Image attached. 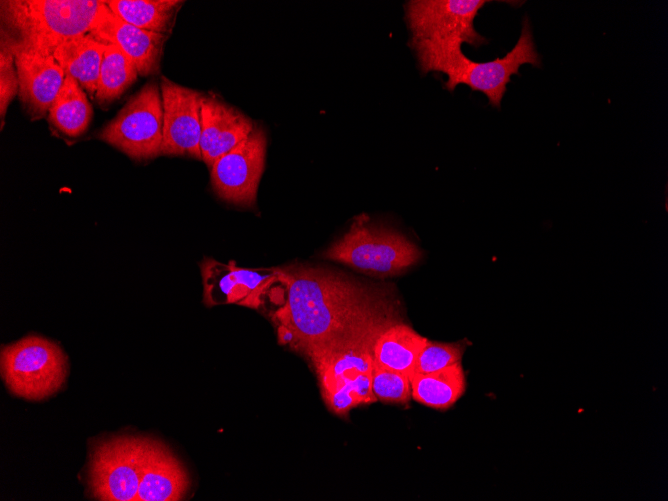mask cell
I'll use <instances>...</instances> for the list:
<instances>
[{
  "label": "cell",
  "instance_id": "cell-10",
  "mask_svg": "<svg viewBox=\"0 0 668 501\" xmlns=\"http://www.w3.org/2000/svg\"><path fill=\"white\" fill-rule=\"evenodd\" d=\"M267 136L254 125L252 132L210 168L213 190L224 201L252 206L264 169Z\"/></svg>",
  "mask_w": 668,
  "mask_h": 501
},
{
  "label": "cell",
  "instance_id": "cell-18",
  "mask_svg": "<svg viewBox=\"0 0 668 501\" xmlns=\"http://www.w3.org/2000/svg\"><path fill=\"white\" fill-rule=\"evenodd\" d=\"M105 48L106 43L88 33L65 41L53 56L65 74L94 99Z\"/></svg>",
  "mask_w": 668,
  "mask_h": 501
},
{
  "label": "cell",
  "instance_id": "cell-22",
  "mask_svg": "<svg viewBox=\"0 0 668 501\" xmlns=\"http://www.w3.org/2000/svg\"><path fill=\"white\" fill-rule=\"evenodd\" d=\"M138 75L133 61L117 45L106 43L95 101L100 106L110 104L136 81Z\"/></svg>",
  "mask_w": 668,
  "mask_h": 501
},
{
  "label": "cell",
  "instance_id": "cell-3",
  "mask_svg": "<svg viewBox=\"0 0 668 501\" xmlns=\"http://www.w3.org/2000/svg\"><path fill=\"white\" fill-rule=\"evenodd\" d=\"M462 44L458 39L409 40L408 43L423 75L441 72L448 77L444 84L448 91L452 92L460 84L467 85L472 91L483 93L488 103L496 108H500L512 75H519L522 65H542L528 17L523 19L515 46L501 58L473 61L462 52Z\"/></svg>",
  "mask_w": 668,
  "mask_h": 501
},
{
  "label": "cell",
  "instance_id": "cell-7",
  "mask_svg": "<svg viewBox=\"0 0 668 501\" xmlns=\"http://www.w3.org/2000/svg\"><path fill=\"white\" fill-rule=\"evenodd\" d=\"M97 138L133 160L161 155L163 103L159 82H147L131 96Z\"/></svg>",
  "mask_w": 668,
  "mask_h": 501
},
{
  "label": "cell",
  "instance_id": "cell-5",
  "mask_svg": "<svg viewBox=\"0 0 668 501\" xmlns=\"http://www.w3.org/2000/svg\"><path fill=\"white\" fill-rule=\"evenodd\" d=\"M323 257L346 264L363 273L388 277L397 275L421 258V251L401 233L358 218Z\"/></svg>",
  "mask_w": 668,
  "mask_h": 501
},
{
  "label": "cell",
  "instance_id": "cell-8",
  "mask_svg": "<svg viewBox=\"0 0 668 501\" xmlns=\"http://www.w3.org/2000/svg\"><path fill=\"white\" fill-rule=\"evenodd\" d=\"M146 440L120 436L95 446L89 465V486L94 498L136 500Z\"/></svg>",
  "mask_w": 668,
  "mask_h": 501
},
{
  "label": "cell",
  "instance_id": "cell-12",
  "mask_svg": "<svg viewBox=\"0 0 668 501\" xmlns=\"http://www.w3.org/2000/svg\"><path fill=\"white\" fill-rule=\"evenodd\" d=\"M163 140L161 155L201 158V104L204 93L161 76Z\"/></svg>",
  "mask_w": 668,
  "mask_h": 501
},
{
  "label": "cell",
  "instance_id": "cell-17",
  "mask_svg": "<svg viewBox=\"0 0 668 501\" xmlns=\"http://www.w3.org/2000/svg\"><path fill=\"white\" fill-rule=\"evenodd\" d=\"M426 342L409 325L392 320L375 340L374 365L410 376Z\"/></svg>",
  "mask_w": 668,
  "mask_h": 501
},
{
  "label": "cell",
  "instance_id": "cell-11",
  "mask_svg": "<svg viewBox=\"0 0 668 501\" xmlns=\"http://www.w3.org/2000/svg\"><path fill=\"white\" fill-rule=\"evenodd\" d=\"M204 286V303L208 306L235 303L258 308L274 283H282L283 270L247 269L234 261L222 264L204 259L200 264Z\"/></svg>",
  "mask_w": 668,
  "mask_h": 501
},
{
  "label": "cell",
  "instance_id": "cell-20",
  "mask_svg": "<svg viewBox=\"0 0 668 501\" xmlns=\"http://www.w3.org/2000/svg\"><path fill=\"white\" fill-rule=\"evenodd\" d=\"M111 12L123 21L147 31L171 35L181 0H107Z\"/></svg>",
  "mask_w": 668,
  "mask_h": 501
},
{
  "label": "cell",
  "instance_id": "cell-24",
  "mask_svg": "<svg viewBox=\"0 0 668 501\" xmlns=\"http://www.w3.org/2000/svg\"><path fill=\"white\" fill-rule=\"evenodd\" d=\"M371 388L376 400L385 403H407L411 395L409 376L374 365Z\"/></svg>",
  "mask_w": 668,
  "mask_h": 501
},
{
  "label": "cell",
  "instance_id": "cell-19",
  "mask_svg": "<svg viewBox=\"0 0 668 501\" xmlns=\"http://www.w3.org/2000/svg\"><path fill=\"white\" fill-rule=\"evenodd\" d=\"M412 398L431 408L446 410L464 394L466 378L461 362L440 371L409 376Z\"/></svg>",
  "mask_w": 668,
  "mask_h": 501
},
{
  "label": "cell",
  "instance_id": "cell-6",
  "mask_svg": "<svg viewBox=\"0 0 668 501\" xmlns=\"http://www.w3.org/2000/svg\"><path fill=\"white\" fill-rule=\"evenodd\" d=\"M67 357L55 342L30 335L1 348V375L8 389L28 400H42L60 389Z\"/></svg>",
  "mask_w": 668,
  "mask_h": 501
},
{
  "label": "cell",
  "instance_id": "cell-1",
  "mask_svg": "<svg viewBox=\"0 0 668 501\" xmlns=\"http://www.w3.org/2000/svg\"><path fill=\"white\" fill-rule=\"evenodd\" d=\"M286 299L274 314L306 356L342 332L373 300L367 290L339 274L317 268L282 269Z\"/></svg>",
  "mask_w": 668,
  "mask_h": 501
},
{
  "label": "cell",
  "instance_id": "cell-14",
  "mask_svg": "<svg viewBox=\"0 0 668 501\" xmlns=\"http://www.w3.org/2000/svg\"><path fill=\"white\" fill-rule=\"evenodd\" d=\"M254 122L242 112L214 95H204L201 104V158L211 168L213 163L253 130Z\"/></svg>",
  "mask_w": 668,
  "mask_h": 501
},
{
  "label": "cell",
  "instance_id": "cell-23",
  "mask_svg": "<svg viewBox=\"0 0 668 501\" xmlns=\"http://www.w3.org/2000/svg\"><path fill=\"white\" fill-rule=\"evenodd\" d=\"M462 341L445 343L427 339L420 352L412 374H427L460 363L465 351Z\"/></svg>",
  "mask_w": 668,
  "mask_h": 501
},
{
  "label": "cell",
  "instance_id": "cell-25",
  "mask_svg": "<svg viewBox=\"0 0 668 501\" xmlns=\"http://www.w3.org/2000/svg\"><path fill=\"white\" fill-rule=\"evenodd\" d=\"M19 81L12 50L1 40L0 44V113L3 127L9 103L18 94Z\"/></svg>",
  "mask_w": 668,
  "mask_h": 501
},
{
  "label": "cell",
  "instance_id": "cell-9",
  "mask_svg": "<svg viewBox=\"0 0 668 501\" xmlns=\"http://www.w3.org/2000/svg\"><path fill=\"white\" fill-rule=\"evenodd\" d=\"M484 0H410L404 4L412 41L458 39L475 48L487 39L474 28Z\"/></svg>",
  "mask_w": 668,
  "mask_h": 501
},
{
  "label": "cell",
  "instance_id": "cell-16",
  "mask_svg": "<svg viewBox=\"0 0 668 501\" xmlns=\"http://www.w3.org/2000/svg\"><path fill=\"white\" fill-rule=\"evenodd\" d=\"M187 474L161 442L147 438L136 500L177 501L187 491Z\"/></svg>",
  "mask_w": 668,
  "mask_h": 501
},
{
  "label": "cell",
  "instance_id": "cell-4",
  "mask_svg": "<svg viewBox=\"0 0 668 501\" xmlns=\"http://www.w3.org/2000/svg\"><path fill=\"white\" fill-rule=\"evenodd\" d=\"M0 10L2 38L49 55L90 33L110 12L100 0H3Z\"/></svg>",
  "mask_w": 668,
  "mask_h": 501
},
{
  "label": "cell",
  "instance_id": "cell-2",
  "mask_svg": "<svg viewBox=\"0 0 668 501\" xmlns=\"http://www.w3.org/2000/svg\"><path fill=\"white\" fill-rule=\"evenodd\" d=\"M392 320L390 307L374 297L342 332L307 355L334 413L342 416L358 405L377 401L371 388L374 344Z\"/></svg>",
  "mask_w": 668,
  "mask_h": 501
},
{
  "label": "cell",
  "instance_id": "cell-21",
  "mask_svg": "<svg viewBox=\"0 0 668 501\" xmlns=\"http://www.w3.org/2000/svg\"><path fill=\"white\" fill-rule=\"evenodd\" d=\"M92 114V106L83 88L74 78L66 75L49 109L48 122L59 132L77 137L87 130Z\"/></svg>",
  "mask_w": 668,
  "mask_h": 501
},
{
  "label": "cell",
  "instance_id": "cell-15",
  "mask_svg": "<svg viewBox=\"0 0 668 501\" xmlns=\"http://www.w3.org/2000/svg\"><path fill=\"white\" fill-rule=\"evenodd\" d=\"M90 33L103 43L117 45L133 61L140 76L159 73L164 44L169 35L133 26L111 10Z\"/></svg>",
  "mask_w": 668,
  "mask_h": 501
},
{
  "label": "cell",
  "instance_id": "cell-13",
  "mask_svg": "<svg viewBox=\"0 0 668 501\" xmlns=\"http://www.w3.org/2000/svg\"><path fill=\"white\" fill-rule=\"evenodd\" d=\"M12 50L18 74V96L31 120L48 115L66 74L53 55L44 54L1 37Z\"/></svg>",
  "mask_w": 668,
  "mask_h": 501
}]
</instances>
